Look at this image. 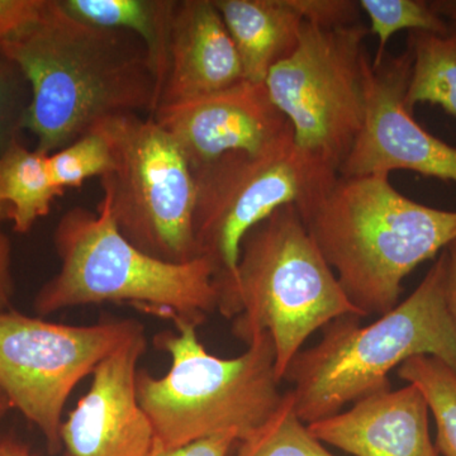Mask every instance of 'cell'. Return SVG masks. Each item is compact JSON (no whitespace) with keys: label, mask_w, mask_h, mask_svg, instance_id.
<instances>
[{"label":"cell","mask_w":456,"mask_h":456,"mask_svg":"<svg viewBox=\"0 0 456 456\" xmlns=\"http://www.w3.org/2000/svg\"><path fill=\"white\" fill-rule=\"evenodd\" d=\"M0 53L31 89L26 130L50 155L125 114L152 116L160 88L145 45L131 33L90 25L46 0L40 16Z\"/></svg>","instance_id":"6da1fadb"},{"label":"cell","mask_w":456,"mask_h":456,"mask_svg":"<svg viewBox=\"0 0 456 456\" xmlns=\"http://www.w3.org/2000/svg\"><path fill=\"white\" fill-rule=\"evenodd\" d=\"M301 216L362 318L397 307L404 278L456 239L455 211L415 202L387 175L338 176Z\"/></svg>","instance_id":"7a4b0ae2"},{"label":"cell","mask_w":456,"mask_h":456,"mask_svg":"<svg viewBox=\"0 0 456 456\" xmlns=\"http://www.w3.org/2000/svg\"><path fill=\"white\" fill-rule=\"evenodd\" d=\"M446 278L443 250L415 292L379 320L362 327V317L346 314L327 323L321 340L285 370L299 419L311 425L350 402L391 391L388 374L413 356H434L456 374V314Z\"/></svg>","instance_id":"3957f363"},{"label":"cell","mask_w":456,"mask_h":456,"mask_svg":"<svg viewBox=\"0 0 456 456\" xmlns=\"http://www.w3.org/2000/svg\"><path fill=\"white\" fill-rule=\"evenodd\" d=\"M217 289V311L232 320L235 338L248 345L263 332L272 336L281 382L314 331L338 317H362L296 206L281 207L246 233L235 277Z\"/></svg>","instance_id":"277c9868"},{"label":"cell","mask_w":456,"mask_h":456,"mask_svg":"<svg viewBox=\"0 0 456 456\" xmlns=\"http://www.w3.org/2000/svg\"><path fill=\"white\" fill-rule=\"evenodd\" d=\"M53 245L59 272L33 301L41 317L79 305L130 303L202 325L217 311L212 264L204 257L169 263L143 253L119 232L104 194L97 212L83 207L66 212L56 224Z\"/></svg>","instance_id":"5b68a950"},{"label":"cell","mask_w":456,"mask_h":456,"mask_svg":"<svg viewBox=\"0 0 456 456\" xmlns=\"http://www.w3.org/2000/svg\"><path fill=\"white\" fill-rule=\"evenodd\" d=\"M171 320L176 332L155 338L156 346L169 354V370L161 378L141 369L137 374V395L154 428L155 452L227 430H236L244 440L283 401L272 336L263 332L242 355L224 359L200 341V323Z\"/></svg>","instance_id":"8992f818"},{"label":"cell","mask_w":456,"mask_h":456,"mask_svg":"<svg viewBox=\"0 0 456 456\" xmlns=\"http://www.w3.org/2000/svg\"><path fill=\"white\" fill-rule=\"evenodd\" d=\"M369 33L360 22L338 28L305 22L296 50L266 77L273 103L292 126L297 154L326 187L340 176L364 122Z\"/></svg>","instance_id":"52a82bcc"},{"label":"cell","mask_w":456,"mask_h":456,"mask_svg":"<svg viewBox=\"0 0 456 456\" xmlns=\"http://www.w3.org/2000/svg\"><path fill=\"white\" fill-rule=\"evenodd\" d=\"M94 128L113 152V170L101 180L119 232L156 259H197L196 178L178 142L143 114L112 117Z\"/></svg>","instance_id":"ba28073f"},{"label":"cell","mask_w":456,"mask_h":456,"mask_svg":"<svg viewBox=\"0 0 456 456\" xmlns=\"http://www.w3.org/2000/svg\"><path fill=\"white\" fill-rule=\"evenodd\" d=\"M140 327L131 318L73 326L0 311V391L41 431L51 454L62 450L71 393Z\"/></svg>","instance_id":"9c48e42d"},{"label":"cell","mask_w":456,"mask_h":456,"mask_svg":"<svg viewBox=\"0 0 456 456\" xmlns=\"http://www.w3.org/2000/svg\"><path fill=\"white\" fill-rule=\"evenodd\" d=\"M198 257L212 264L217 287L236 274L246 233L284 206L303 213L331 187L303 163L293 143L259 154L232 152L194 170Z\"/></svg>","instance_id":"30bf717a"},{"label":"cell","mask_w":456,"mask_h":456,"mask_svg":"<svg viewBox=\"0 0 456 456\" xmlns=\"http://www.w3.org/2000/svg\"><path fill=\"white\" fill-rule=\"evenodd\" d=\"M412 69L410 50L387 53L365 69L364 122L340 176L387 175L407 170L456 183V147L425 130L406 104Z\"/></svg>","instance_id":"8fae6325"},{"label":"cell","mask_w":456,"mask_h":456,"mask_svg":"<svg viewBox=\"0 0 456 456\" xmlns=\"http://www.w3.org/2000/svg\"><path fill=\"white\" fill-rule=\"evenodd\" d=\"M152 117L169 132L191 169L232 152L259 154L293 143V130L265 83L245 82L191 101L164 104Z\"/></svg>","instance_id":"7c38bea8"},{"label":"cell","mask_w":456,"mask_h":456,"mask_svg":"<svg viewBox=\"0 0 456 456\" xmlns=\"http://www.w3.org/2000/svg\"><path fill=\"white\" fill-rule=\"evenodd\" d=\"M145 350L142 326L94 369L88 392L62 424L65 456L154 455V428L137 395Z\"/></svg>","instance_id":"4fadbf2b"},{"label":"cell","mask_w":456,"mask_h":456,"mask_svg":"<svg viewBox=\"0 0 456 456\" xmlns=\"http://www.w3.org/2000/svg\"><path fill=\"white\" fill-rule=\"evenodd\" d=\"M245 80L235 42L215 0H176L158 107L206 97Z\"/></svg>","instance_id":"5bb4252c"},{"label":"cell","mask_w":456,"mask_h":456,"mask_svg":"<svg viewBox=\"0 0 456 456\" xmlns=\"http://www.w3.org/2000/svg\"><path fill=\"white\" fill-rule=\"evenodd\" d=\"M428 412L422 393L407 384L307 426L321 443L355 456H440L428 431Z\"/></svg>","instance_id":"9a60e30c"},{"label":"cell","mask_w":456,"mask_h":456,"mask_svg":"<svg viewBox=\"0 0 456 456\" xmlns=\"http://www.w3.org/2000/svg\"><path fill=\"white\" fill-rule=\"evenodd\" d=\"M248 82L265 83L275 65L296 50L303 17L293 0H215Z\"/></svg>","instance_id":"2e32d148"},{"label":"cell","mask_w":456,"mask_h":456,"mask_svg":"<svg viewBox=\"0 0 456 456\" xmlns=\"http://www.w3.org/2000/svg\"><path fill=\"white\" fill-rule=\"evenodd\" d=\"M59 3L69 14L83 22L136 36L145 45L161 90L176 0H59Z\"/></svg>","instance_id":"e0dca14e"},{"label":"cell","mask_w":456,"mask_h":456,"mask_svg":"<svg viewBox=\"0 0 456 456\" xmlns=\"http://www.w3.org/2000/svg\"><path fill=\"white\" fill-rule=\"evenodd\" d=\"M62 194L51 176L47 155L18 140L0 158V220H11L16 232H29Z\"/></svg>","instance_id":"ac0fdd59"},{"label":"cell","mask_w":456,"mask_h":456,"mask_svg":"<svg viewBox=\"0 0 456 456\" xmlns=\"http://www.w3.org/2000/svg\"><path fill=\"white\" fill-rule=\"evenodd\" d=\"M407 49L412 53L408 110L428 103L456 119V27L446 33L410 32Z\"/></svg>","instance_id":"d6986e66"},{"label":"cell","mask_w":456,"mask_h":456,"mask_svg":"<svg viewBox=\"0 0 456 456\" xmlns=\"http://www.w3.org/2000/svg\"><path fill=\"white\" fill-rule=\"evenodd\" d=\"M398 377L422 393L437 428L436 449L456 456V374L434 356L419 355L398 367Z\"/></svg>","instance_id":"ffe728a7"},{"label":"cell","mask_w":456,"mask_h":456,"mask_svg":"<svg viewBox=\"0 0 456 456\" xmlns=\"http://www.w3.org/2000/svg\"><path fill=\"white\" fill-rule=\"evenodd\" d=\"M239 444L235 456H334L297 415L290 392L274 415Z\"/></svg>","instance_id":"44dd1931"},{"label":"cell","mask_w":456,"mask_h":456,"mask_svg":"<svg viewBox=\"0 0 456 456\" xmlns=\"http://www.w3.org/2000/svg\"><path fill=\"white\" fill-rule=\"evenodd\" d=\"M360 8L370 20L369 32L379 40L371 65L378 66L387 55V45L395 33L402 29L411 32L446 33L448 22L425 0H360Z\"/></svg>","instance_id":"7402d4cb"},{"label":"cell","mask_w":456,"mask_h":456,"mask_svg":"<svg viewBox=\"0 0 456 456\" xmlns=\"http://www.w3.org/2000/svg\"><path fill=\"white\" fill-rule=\"evenodd\" d=\"M51 176L60 191L80 188L92 178H104L113 170L112 149L98 128L47 155Z\"/></svg>","instance_id":"603a6c76"},{"label":"cell","mask_w":456,"mask_h":456,"mask_svg":"<svg viewBox=\"0 0 456 456\" xmlns=\"http://www.w3.org/2000/svg\"><path fill=\"white\" fill-rule=\"evenodd\" d=\"M31 89L13 61L0 53V158L26 130Z\"/></svg>","instance_id":"cb8c5ba5"},{"label":"cell","mask_w":456,"mask_h":456,"mask_svg":"<svg viewBox=\"0 0 456 456\" xmlns=\"http://www.w3.org/2000/svg\"><path fill=\"white\" fill-rule=\"evenodd\" d=\"M293 4L311 25L338 28L360 22L362 8L354 0H293Z\"/></svg>","instance_id":"d4e9b609"},{"label":"cell","mask_w":456,"mask_h":456,"mask_svg":"<svg viewBox=\"0 0 456 456\" xmlns=\"http://www.w3.org/2000/svg\"><path fill=\"white\" fill-rule=\"evenodd\" d=\"M46 0H0V50L40 16Z\"/></svg>","instance_id":"484cf974"},{"label":"cell","mask_w":456,"mask_h":456,"mask_svg":"<svg viewBox=\"0 0 456 456\" xmlns=\"http://www.w3.org/2000/svg\"><path fill=\"white\" fill-rule=\"evenodd\" d=\"M239 441V432L227 430L212 435V436L191 441L179 448L155 452L152 456H228V452Z\"/></svg>","instance_id":"4316f807"},{"label":"cell","mask_w":456,"mask_h":456,"mask_svg":"<svg viewBox=\"0 0 456 456\" xmlns=\"http://www.w3.org/2000/svg\"><path fill=\"white\" fill-rule=\"evenodd\" d=\"M14 292H16V285H14L11 240L0 230V311L12 310Z\"/></svg>","instance_id":"83f0119b"},{"label":"cell","mask_w":456,"mask_h":456,"mask_svg":"<svg viewBox=\"0 0 456 456\" xmlns=\"http://www.w3.org/2000/svg\"><path fill=\"white\" fill-rule=\"evenodd\" d=\"M446 266H448V298L452 311L456 314V239L445 248Z\"/></svg>","instance_id":"f1b7e54d"},{"label":"cell","mask_w":456,"mask_h":456,"mask_svg":"<svg viewBox=\"0 0 456 456\" xmlns=\"http://www.w3.org/2000/svg\"><path fill=\"white\" fill-rule=\"evenodd\" d=\"M0 456H35L22 441L12 436H0Z\"/></svg>","instance_id":"f546056e"},{"label":"cell","mask_w":456,"mask_h":456,"mask_svg":"<svg viewBox=\"0 0 456 456\" xmlns=\"http://www.w3.org/2000/svg\"><path fill=\"white\" fill-rule=\"evenodd\" d=\"M431 5L449 26L456 27V0H432Z\"/></svg>","instance_id":"4dcf8cb0"},{"label":"cell","mask_w":456,"mask_h":456,"mask_svg":"<svg viewBox=\"0 0 456 456\" xmlns=\"http://www.w3.org/2000/svg\"><path fill=\"white\" fill-rule=\"evenodd\" d=\"M9 410H12L11 403H9L8 399L5 398V395L0 391V419H2Z\"/></svg>","instance_id":"1f68e13d"}]
</instances>
